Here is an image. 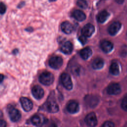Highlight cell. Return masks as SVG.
<instances>
[{"label":"cell","instance_id":"cell-34","mask_svg":"<svg viewBox=\"0 0 127 127\" xmlns=\"http://www.w3.org/2000/svg\"><path fill=\"white\" fill-rule=\"evenodd\" d=\"M115 1L118 3H119V4H122L124 2V0H115Z\"/></svg>","mask_w":127,"mask_h":127},{"label":"cell","instance_id":"cell-19","mask_svg":"<svg viewBox=\"0 0 127 127\" xmlns=\"http://www.w3.org/2000/svg\"><path fill=\"white\" fill-rule=\"evenodd\" d=\"M92 53L91 49L89 47H86L80 51V55L83 59L86 60L91 56Z\"/></svg>","mask_w":127,"mask_h":127},{"label":"cell","instance_id":"cell-31","mask_svg":"<svg viewBox=\"0 0 127 127\" xmlns=\"http://www.w3.org/2000/svg\"><path fill=\"white\" fill-rule=\"evenodd\" d=\"M0 127H6V123L3 120H0Z\"/></svg>","mask_w":127,"mask_h":127},{"label":"cell","instance_id":"cell-3","mask_svg":"<svg viewBox=\"0 0 127 127\" xmlns=\"http://www.w3.org/2000/svg\"><path fill=\"white\" fill-rule=\"evenodd\" d=\"M49 64L52 68L56 69H59L63 64V59L59 56H53L50 59Z\"/></svg>","mask_w":127,"mask_h":127},{"label":"cell","instance_id":"cell-4","mask_svg":"<svg viewBox=\"0 0 127 127\" xmlns=\"http://www.w3.org/2000/svg\"><path fill=\"white\" fill-rule=\"evenodd\" d=\"M61 80L63 85L67 90H71L72 88V83L70 76L66 73H63L61 76Z\"/></svg>","mask_w":127,"mask_h":127},{"label":"cell","instance_id":"cell-1","mask_svg":"<svg viewBox=\"0 0 127 127\" xmlns=\"http://www.w3.org/2000/svg\"><path fill=\"white\" fill-rule=\"evenodd\" d=\"M39 80L43 85H50L54 81V77L52 73L49 71H44L39 76Z\"/></svg>","mask_w":127,"mask_h":127},{"label":"cell","instance_id":"cell-5","mask_svg":"<svg viewBox=\"0 0 127 127\" xmlns=\"http://www.w3.org/2000/svg\"><path fill=\"white\" fill-rule=\"evenodd\" d=\"M107 91L110 95H117L121 92V88L118 83H112L108 85Z\"/></svg>","mask_w":127,"mask_h":127},{"label":"cell","instance_id":"cell-32","mask_svg":"<svg viewBox=\"0 0 127 127\" xmlns=\"http://www.w3.org/2000/svg\"><path fill=\"white\" fill-rule=\"evenodd\" d=\"M47 127H57V126L55 123H51L50 124H49Z\"/></svg>","mask_w":127,"mask_h":127},{"label":"cell","instance_id":"cell-10","mask_svg":"<svg viewBox=\"0 0 127 127\" xmlns=\"http://www.w3.org/2000/svg\"><path fill=\"white\" fill-rule=\"evenodd\" d=\"M121 23L118 21H115L112 23L108 27L109 33L112 36L115 35L121 28Z\"/></svg>","mask_w":127,"mask_h":127},{"label":"cell","instance_id":"cell-15","mask_svg":"<svg viewBox=\"0 0 127 127\" xmlns=\"http://www.w3.org/2000/svg\"><path fill=\"white\" fill-rule=\"evenodd\" d=\"M73 50L72 43L69 41H66L63 43L61 47V51L65 54H70Z\"/></svg>","mask_w":127,"mask_h":127},{"label":"cell","instance_id":"cell-12","mask_svg":"<svg viewBox=\"0 0 127 127\" xmlns=\"http://www.w3.org/2000/svg\"><path fill=\"white\" fill-rule=\"evenodd\" d=\"M66 109L68 112L71 114L77 113L79 110V105L77 102L74 101H69L66 106Z\"/></svg>","mask_w":127,"mask_h":127},{"label":"cell","instance_id":"cell-6","mask_svg":"<svg viewBox=\"0 0 127 127\" xmlns=\"http://www.w3.org/2000/svg\"><path fill=\"white\" fill-rule=\"evenodd\" d=\"M85 122L87 125L90 127H95L98 123L95 114L94 113L88 114L85 118Z\"/></svg>","mask_w":127,"mask_h":127},{"label":"cell","instance_id":"cell-9","mask_svg":"<svg viewBox=\"0 0 127 127\" xmlns=\"http://www.w3.org/2000/svg\"><path fill=\"white\" fill-rule=\"evenodd\" d=\"M33 96L36 99H40L44 95V91L43 88L39 85L34 86L31 90Z\"/></svg>","mask_w":127,"mask_h":127},{"label":"cell","instance_id":"cell-37","mask_svg":"<svg viewBox=\"0 0 127 127\" xmlns=\"http://www.w3.org/2000/svg\"><path fill=\"white\" fill-rule=\"evenodd\" d=\"M57 0H49V2H54V1H56Z\"/></svg>","mask_w":127,"mask_h":127},{"label":"cell","instance_id":"cell-21","mask_svg":"<svg viewBox=\"0 0 127 127\" xmlns=\"http://www.w3.org/2000/svg\"><path fill=\"white\" fill-rule=\"evenodd\" d=\"M110 72L111 74L117 75L120 72L119 67L117 62H113L110 66Z\"/></svg>","mask_w":127,"mask_h":127},{"label":"cell","instance_id":"cell-2","mask_svg":"<svg viewBox=\"0 0 127 127\" xmlns=\"http://www.w3.org/2000/svg\"><path fill=\"white\" fill-rule=\"evenodd\" d=\"M7 110L9 118L11 121L16 122L20 120L21 117V114L18 109L11 105H9L7 107Z\"/></svg>","mask_w":127,"mask_h":127},{"label":"cell","instance_id":"cell-22","mask_svg":"<svg viewBox=\"0 0 127 127\" xmlns=\"http://www.w3.org/2000/svg\"><path fill=\"white\" fill-rule=\"evenodd\" d=\"M77 5L80 8L86 9L88 7V3L86 0H77Z\"/></svg>","mask_w":127,"mask_h":127},{"label":"cell","instance_id":"cell-17","mask_svg":"<svg viewBox=\"0 0 127 127\" xmlns=\"http://www.w3.org/2000/svg\"><path fill=\"white\" fill-rule=\"evenodd\" d=\"M46 109L50 113H56L59 111L58 105L54 101H49L46 104Z\"/></svg>","mask_w":127,"mask_h":127},{"label":"cell","instance_id":"cell-16","mask_svg":"<svg viewBox=\"0 0 127 127\" xmlns=\"http://www.w3.org/2000/svg\"><path fill=\"white\" fill-rule=\"evenodd\" d=\"M72 16L76 20L82 21L86 18L85 14L80 10H74L72 13Z\"/></svg>","mask_w":127,"mask_h":127},{"label":"cell","instance_id":"cell-23","mask_svg":"<svg viewBox=\"0 0 127 127\" xmlns=\"http://www.w3.org/2000/svg\"><path fill=\"white\" fill-rule=\"evenodd\" d=\"M7 10L6 5L2 1H0V15H3Z\"/></svg>","mask_w":127,"mask_h":127},{"label":"cell","instance_id":"cell-7","mask_svg":"<svg viewBox=\"0 0 127 127\" xmlns=\"http://www.w3.org/2000/svg\"><path fill=\"white\" fill-rule=\"evenodd\" d=\"M20 102L23 109L26 112H29L33 108V103L29 99L22 97L20 98Z\"/></svg>","mask_w":127,"mask_h":127},{"label":"cell","instance_id":"cell-35","mask_svg":"<svg viewBox=\"0 0 127 127\" xmlns=\"http://www.w3.org/2000/svg\"><path fill=\"white\" fill-rule=\"evenodd\" d=\"M3 78H4V76L2 74H0V83L2 81V80H3Z\"/></svg>","mask_w":127,"mask_h":127},{"label":"cell","instance_id":"cell-28","mask_svg":"<svg viewBox=\"0 0 127 127\" xmlns=\"http://www.w3.org/2000/svg\"><path fill=\"white\" fill-rule=\"evenodd\" d=\"M26 4V2L24 0H22L21 1H20L18 4L16 6V8L18 9H21L22 8H23L24 6H25Z\"/></svg>","mask_w":127,"mask_h":127},{"label":"cell","instance_id":"cell-18","mask_svg":"<svg viewBox=\"0 0 127 127\" xmlns=\"http://www.w3.org/2000/svg\"><path fill=\"white\" fill-rule=\"evenodd\" d=\"M110 14L108 13V12L105 10H103L100 12L97 16V21L99 23H104L105 22L107 19L109 17Z\"/></svg>","mask_w":127,"mask_h":127},{"label":"cell","instance_id":"cell-27","mask_svg":"<svg viewBox=\"0 0 127 127\" xmlns=\"http://www.w3.org/2000/svg\"><path fill=\"white\" fill-rule=\"evenodd\" d=\"M78 40L80 42V43L82 44V45H84L85 44L86 42H87V37H85L83 35H81L78 38Z\"/></svg>","mask_w":127,"mask_h":127},{"label":"cell","instance_id":"cell-14","mask_svg":"<svg viewBox=\"0 0 127 127\" xmlns=\"http://www.w3.org/2000/svg\"><path fill=\"white\" fill-rule=\"evenodd\" d=\"M61 27L62 31L67 34H70L73 29L72 25L67 21L63 22L61 24Z\"/></svg>","mask_w":127,"mask_h":127},{"label":"cell","instance_id":"cell-30","mask_svg":"<svg viewBox=\"0 0 127 127\" xmlns=\"http://www.w3.org/2000/svg\"><path fill=\"white\" fill-rule=\"evenodd\" d=\"M24 30L26 32H29V33H32L34 31V28L32 26H28V27H26L24 29Z\"/></svg>","mask_w":127,"mask_h":127},{"label":"cell","instance_id":"cell-29","mask_svg":"<svg viewBox=\"0 0 127 127\" xmlns=\"http://www.w3.org/2000/svg\"><path fill=\"white\" fill-rule=\"evenodd\" d=\"M71 70H72V72L73 73L76 74L77 75L79 73V71L80 69H79L78 66H74L72 67Z\"/></svg>","mask_w":127,"mask_h":127},{"label":"cell","instance_id":"cell-11","mask_svg":"<svg viewBox=\"0 0 127 127\" xmlns=\"http://www.w3.org/2000/svg\"><path fill=\"white\" fill-rule=\"evenodd\" d=\"M31 122L34 126L40 127L45 123V119L41 115L36 114L32 117Z\"/></svg>","mask_w":127,"mask_h":127},{"label":"cell","instance_id":"cell-33","mask_svg":"<svg viewBox=\"0 0 127 127\" xmlns=\"http://www.w3.org/2000/svg\"><path fill=\"white\" fill-rule=\"evenodd\" d=\"M19 52V50L18 49H14L13 51H12V54H14V55H16Z\"/></svg>","mask_w":127,"mask_h":127},{"label":"cell","instance_id":"cell-8","mask_svg":"<svg viewBox=\"0 0 127 127\" xmlns=\"http://www.w3.org/2000/svg\"><path fill=\"white\" fill-rule=\"evenodd\" d=\"M95 31L94 26L90 23L86 24L81 30L82 35L86 37H89L92 36Z\"/></svg>","mask_w":127,"mask_h":127},{"label":"cell","instance_id":"cell-25","mask_svg":"<svg viewBox=\"0 0 127 127\" xmlns=\"http://www.w3.org/2000/svg\"><path fill=\"white\" fill-rule=\"evenodd\" d=\"M121 106L122 108L125 110L127 111V96L125 97L121 103Z\"/></svg>","mask_w":127,"mask_h":127},{"label":"cell","instance_id":"cell-26","mask_svg":"<svg viewBox=\"0 0 127 127\" xmlns=\"http://www.w3.org/2000/svg\"><path fill=\"white\" fill-rule=\"evenodd\" d=\"M114 123L111 121H107L104 123L102 127H114Z\"/></svg>","mask_w":127,"mask_h":127},{"label":"cell","instance_id":"cell-13","mask_svg":"<svg viewBox=\"0 0 127 127\" xmlns=\"http://www.w3.org/2000/svg\"><path fill=\"white\" fill-rule=\"evenodd\" d=\"M100 47L103 51H104L105 53H108L113 50V44L110 41L103 40L101 42Z\"/></svg>","mask_w":127,"mask_h":127},{"label":"cell","instance_id":"cell-36","mask_svg":"<svg viewBox=\"0 0 127 127\" xmlns=\"http://www.w3.org/2000/svg\"><path fill=\"white\" fill-rule=\"evenodd\" d=\"M2 117H3V114H2V112L0 110V120L2 119Z\"/></svg>","mask_w":127,"mask_h":127},{"label":"cell","instance_id":"cell-24","mask_svg":"<svg viewBox=\"0 0 127 127\" xmlns=\"http://www.w3.org/2000/svg\"><path fill=\"white\" fill-rule=\"evenodd\" d=\"M96 97H91L90 96H89V97H86V102H88V104L89 105V106H91V107H94L95 106H96V105H97V104H96L95 103H94V102H93L92 101L94 99H95Z\"/></svg>","mask_w":127,"mask_h":127},{"label":"cell","instance_id":"cell-20","mask_svg":"<svg viewBox=\"0 0 127 127\" xmlns=\"http://www.w3.org/2000/svg\"><path fill=\"white\" fill-rule=\"evenodd\" d=\"M104 61L103 60L99 58H96L92 62V67L95 69H101L103 67L104 65Z\"/></svg>","mask_w":127,"mask_h":127}]
</instances>
